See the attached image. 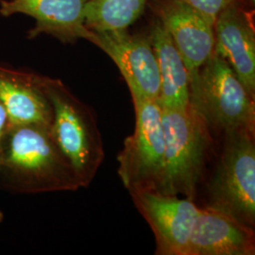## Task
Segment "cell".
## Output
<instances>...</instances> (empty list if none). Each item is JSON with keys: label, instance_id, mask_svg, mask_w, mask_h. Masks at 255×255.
I'll list each match as a JSON object with an SVG mask.
<instances>
[{"label": "cell", "instance_id": "obj_11", "mask_svg": "<svg viewBox=\"0 0 255 255\" xmlns=\"http://www.w3.org/2000/svg\"><path fill=\"white\" fill-rule=\"evenodd\" d=\"M214 32L215 53L228 63L255 100V21L244 0L235 1L219 13Z\"/></svg>", "mask_w": 255, "mask_h": 255}, {"label": "cell", "instance_id": "obj_8", "mask_svg": "<svg viewBox=\"0 0 255 255\" xmlns=\"http://www.w3.org/2000/svg\"><path fill=\"white\" fill-rule=\"evenodd\" d=\"M128 193L154 234L155 254L188 255L192 229L200 210L195 202L156 190L134 189Z\"/></svg>", "mask_w": 255, "mask_h": 255}, {"label": "cell", "instance_id": "obj_10", "mask_svg": "<svg viewBox=\"0 0 255 255\" xmlns=\"http://www.w3.org/2000/svg\"><path fill=\"white\" fill-rule=\"evenodd\" d=\"M89 0H0V14L9 17L23 13L35 20L27 38L41 34L57 38L64 44L80 39L91 43L94 32L84 23V10Z\"/></svg>", "mask_w": 255, "mask_h": 255}, {"label": "cell", "instance_id": "obj_16", "mask_svg": "<svg viewBox=\"0 0 255 255\" xmlns=\"http://www.w3.org/2000/svg\"><path fill=\"white\" fill-rule=\"evenodd\" d=\"M197 10L211 26L214 27L219 13L237 0H181Z\"/></svg>", "mask_w": 255, "mask_h": 255}, {"label": "cell", "instance_id": "obj_15", "mask_svg": "<svg viewBox=\"0 0 255 255\" xmlns=\"http://www.w3.org/2000/svg\"><path fill=\"white\" fill-rule=\"evenodd\" d=\"M148 0H89L84 23L93 32L128 29L140 18Z\"/></svg>", "mask_w": 255, "mask_h": 255}, {"label": "cell", "instance_id": "obj_1", "mask_svg": "<svg viewBox=\"0 0 255 255\" xmlns=\"http://www.w3.org/2000/svg\"><path fill=\"white\" fill-rule=\"evenodd\" d=\"M49 127L38 123L9 124L0 154V180L7 188L28 194L81 188Z\"/></svg>", "mask_w": 255, "mask_h": 255}, {"label": "cell", "instance_id": "obj_13", "mask_svg": "<svg viewBox=\"0 0 255 255\" xmlns=\"http://www.w3.org/2000/svg\"><path fill=\"white\" fill-rule=\"evenodd\" d=\"M43 78L0 64V101L7 110L11 124L50 126L52 107L44 89Z\"/></svg>", "mask_w": 255, "mask_h": 255}, {"label": "cell", "instance_id": "obj_12", "mask_svg": "<svg viewBox=\"0 0 255 255\" xmlns=\"http://www.w3.org/2000/svg\"><path fill=\"white\" fill-rule=\"evenodd\" d=\"M254 255L255 229L219 210L200 208L192 229L188 255Z\"/></svg>", "mask_w": 255, "mask_h": 255}, {"label": "cell", "instance_id": "obj_18", "mask_svg": "<svg viewBox=\"0 0 255 255\" xmlns=\"http://www.w3.org/2000/svg\"><path fill=\"white\" fill-rule=\"evenodd\" d=\"M3 219H4V214H3V212L0 210V224L2 223Z\"/></svg>", "mask_w": 255, "mask_h": 255}, {"label": "cell", "instance_id": "obj_17", "mask_svg": "<svg viewBox=\"0 0 255 255\" xmlns=\"http://www.w3.org/2000/svg\"><path fill=\"white\" fill-rule=\"evenodd\" d=\"M9 124H10V121H9L8 112L5 109L2 102L0 101V154H1V148H2V141L9 128Z\"/></svg>", "mask_w": 255, "mask_h": 255}, {"label": "cell", "instance_id": "obj_7", "mask_svg": "<svg viewBox=\"0 0 255 255\" xmlns=\"http://www.w3.org/2000/svg\"><path fill=\"white\" fill-rule=\"evenodd\" d=\"M91 43L117 64L133 103L159 101L161 78L148 32L130 33L128 29L94 32Z\"/></svg>", "mask_w": 255, "mask_h": 255}, {"label": "cell", "instance_id": "obj_2", "mask_svg": "<svg viewBox=\"0 0 255 255\" xmlns=\"http://www.w3.org/2000/svg\"><path fill=\"white\" fill-rule=\"evenodd\" d=\"M43 85L52 107L51 136L71 165L80 186L87 187L105 155L95 114L62 81L44 76Z\"/></svg>", "mask_w": 255, "mask_h": 255}, {"label": "cell", "instance_id": "obj_3", "mask_svg": "<svg viewBox=\"0 0 255 255\" xmlns=\"http://www.w3.org/2000/svg\"><path fill=\"white\" fill-rule=\"evenodd\" d=\"M164 166L158 189L166 195L194 201L209 155L210 128L189 104L163 109Z\"/></svg>", "mask_w": 255, "mask_h": 255}, {"label": "cell", "instance_id": "obj_6", "mask_svg": "<svg viewBox=\"0 0 255 255\" xmlns=\"http://www.w3.org/2000/svg\"><path fill=\"white\" fill-rule=\"evenodd\" d=\"M135 128L118 156L119 175L128 191L157 190L164 166V134L159 101L133 103Z\"/></svg>", "mask_w": 255, "mask_h": 255}, {"label": "cell", "instance_id": "obj_9", "mask_svg": "<svg viewBox=\"0 0 255 255\" xmlns=\"http://www.w3.org/2000/svg\"><path fill=\"white\" fill-rule=\"evenodd\" d=\"M182 56L188 76L196 73L215 53L214 27L181 0H148Z\"/></svg>", "mask_w": 255, "mask_h": 255}, {"label": "cell", "instance_id": "obj_14", "mask_svg": "<svg viewBox=\"0 0 255 255\" xmlns=\"http://www.w3.org/2000/svg\"><path fill=\"white\" fill-rule=\"evenodd\" d=\"M148 35L157 59L163 109H182L189 105V76L182 56L159 19L153 16Z\"/></svg>", "mask_w": 255, "mask_h": 255}, {"label": "cell", "instance_id": "obj_5", "mask_svg": "<svg viewBox=\"0 0 255 255\" xmlns=\"http://www.w3.org/2000/svg\"><path fill=\"white\" fill-rule=\"evenodd\" d=\"M255 130L224 132L219 164L208 185L205 206L219 210L251 228L255 226Z\"/></svg>", "mask_w": 255, "mask_h": 255}, {"label": "cell", "instance_id": "obj_4", "mask_svg": "<svg viewBox=\"0 0 255 255\" xmlns=\"http://www.w3.org/2000/svg\"><path fill=\"white\" fill-rule=\"evenodd\" d=\"M189 104L210 128L255 130V100L228 63L216 53L189 76Z\"/></svg>", "mask_w": 255, "mask_h": 255}]
</instances>
